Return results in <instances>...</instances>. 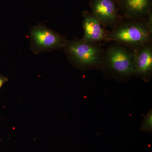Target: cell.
I'll use <instances>...</instances> for the list:
<instances>
[{
  "label": "cell",
  "mask_w": 152,
  "mask_h": 152,
  "mask_svg": "<svg viewBox=\"0 0 152 152\" xmlns=\"http://www.w3.org/2000/svg\"><path fill=\"white\" fill-rule=\"evenodd\" d=\"M135 54L120 46L114 45L108 48L104 56L103 63L109 69L121 76L134 74Z\"/></svg>",
  "instance_id": "4"
},
{
  "label": "cell",
  "mask_w": 152,
  "mask_h": 152,
  "mask_svg": "<svg viewBox=\"0 0 152 152\" xmlns=\"http://www.w3.org/2000/svg\"><path fill=\"white\" fill-rule=\"evenodd\" d=\"M148 17L147 19V22L146 24L150 32H152V15L151 12H148Z\"/></svg>",
  "instance_id": "10"
},
{
  "label": "cell",
  "mask_w": 152,
  "mask_h": 152,
  "mask_svg": "<svg viewBox=\"0 0 152 152\" xmlns=\"http://www.w3.org/2000/svg\"><path fill=\"white\" fill-rule=\"evenodd\" d=\"M135 72L140 75L147 76L152 70V48L151 45H144L135 53Z\"/></svg>",
  "instance_id": "7"
},
{
  "label": "cell",
  "mask_w": 152,
  "mask_h": 152,
  "mask_svg": "<svg viewBox=\"0 0 152 152\" xmlns=\"http://www.w3.org/2000/svg\"><path fill=\"white\" fill-rule=\"evenodd\" d=\"M152 128V114L150 113L145 118L142 126V130L144 131H151Z\"/></svg>",
  "instance_id": "9"
},
{
  "label": "cell",
  "mask_w": 152,
  "mask_h": 152,
  "mask_svg": "<svg viewBox=\"0 0 152 152\" xmlns=\"http://www.w3.org/2000/svg\"><path fill=\"white\" fill-rule=\"evenodd\" d=\"M91 8L93 15L102 24L112 26L117 19V11L115 0H91Z\"/></svg>",
  "instance_id": "5"
},
{
  "label": "cell",
  "mask_w": 152,
  "mask_h": 152,
  "mask_svg": "<svg viewBox=\"0 0 152 152\" xmlns=\"http://www.w3.org/2000/svg\"><path fill=\"white\" fill-rule=\"evenodd\" d=\"M7 80L6 78L4 77L0 76V88L2 87L3 84L7 81Z\"/></svg>",
  "instance_id": "11"
},
{
  "label": "cell",
  "mask_w": 152,
  "mask_h": 152,
  "mask_svg": "<svg viewBox=\"0 0 152 152\" xmlns=\"http://www.w3.org/2000/svg\"><path fill=\"white\" fill-rule=\"evenodd\" d=\"M30 38L31 50L35 54L64 49L68 42L61 34L41 23L31 29Z\"/></svg>",
  "instance_id": "3"
},
{
  "label": "cell",
  "mask_w": 152,
  "mask_h": 152,
  "mask_svg": "<svg viewBox=\"0 0 152 152\" xmlns=\"http://www.w3.org/2000/svg\"><path fill=\"white\" fill-rule=\"evenodd\" d=\"M83 16V26L84 34L82 40L96 43L103 39L105 37L104 31L98 19L88 12H84Z\"/></svg>",
  "instance_id": "6"
},
{
  "label": "cell",
  "mask_w": 152,
  "mask_h": 152,
  "mask_svg": "<svg viewBox=\"0 0 152 152\" xmlns=\"http://www.w3.org/2000/svg\"><path fill=\"white\" fill-rule=\"evenodd\" d=\"M151 35L146 24L126 23L115 28L105 38L107 40L141 47L150 42Z\"/></svg>",
  "instance_id": "2"
},
{
  "label": "cell",
  "mask_w": 152,
  "mask_h": 152,
  "mask_svg": "<svg viewBox=\"0 0 152 152\" xmlns=\"http://www.w3.org/2000/svg\"><path fill=\"white\" fill-rule=\"evenodd\" d=\"M151 0H122V6L127 17L135 18L148 12Z\"/></svg>",
  "instance_id": "8"
},
{
  "label": "cell",
  "mask_w": 152,
  "mask_h": 152,
  "mask_svg": "<svg viewBox=\"0 0 152 152\" xmlns=\"http://www.w3.org/2000/svg\"><path fill=\"white\" fill-rule=\"evenodd\" d=\"M64 50L69 60L82 67L99 66L103 62L102 50L95 43L82 40L68 41Z\"/></svg>",
  "instance_id": "1"
}]
</instances>
